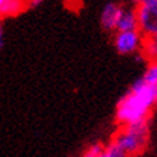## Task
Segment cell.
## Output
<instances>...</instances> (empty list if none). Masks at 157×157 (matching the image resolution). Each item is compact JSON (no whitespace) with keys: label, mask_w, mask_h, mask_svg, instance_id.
Instances as JSON below:
<instances>
[{"label":"cell","mask_w":157,"mask_h":157,"mask_svg":"<svg viewBox=\"0 0 157 157\" xmlns=\"http://www.w3.org/2000/svg\"><path fill=\"white\" fill-rule=\"evenodd\" d=\"M101 157H130V156L120 146H117L114 141H111L104 147V151H102Z\"/></svg>","instance_id":"8"},{"label":"cell","mask_w":157,"mask_h":157,"mask_svg":"<svg viewBox=\"0 0 157 157\" xmlns=\"http://www.w3.org/2000/svg\"><path fill=\"white\" fill-rule=\"evenodd\" d=\"M3 45V28H2V23H0V46Z\"/></svg>","instance_id":"14"},{"label":"cell","mask_w":157,"mask_h":157,"mask_svg":"<svg viewBox=\"0 0 157 157\" xmlns=\"http://www.w3.org/2000/svg\"><path fill=\"white\" fill-rule=\"evenodd\" d=\"M128 30H138L136 7H123L118 25H117V32H128Z\"/></svg>","instance_id":"6"},{"label":"cell","mask_w":157,"mask_h":157,"mask_svg":"<svg viewBox=\"0 0 157 157\" xmlns=\"http://www.w3.org/2000/svg\"><path fill=\"white\" fill-rule=\"evenodd\" d=\"M148 138H150V125L148 120H146L121 127L113 141L131 157L141 154L147 148Z\"/></svg>","instance_id":"2"},{"label":"cell","mask_w":157,"mask_h":157,"mask_svg":"<svg viewBox=\"0 0 157 157\" xmlns=\"http://www.w3.org/2000/svg\"><path fill=\"white\" fill-rule=\"evenodd\" d=\"M10 3V0H0V19H2V14H3V12H5L6 6Z\"/></svg>","instance_id":"12"},{"label":"cell","mask_w":157,"mask_h":157,"mask_svg":"<svg viewBox=\"0 0 157 157\" xmlns=\"http://www.w3.org/2000/svg\"><path fill=\"white\" fill-rule=\"evenodd\" d=\"M144 43V36L140 30H128V32H115L114 48L121 55H131L141 51Z\"/></svg>","instance_id":"4"},{"label":"cell","mask_w":157,"mask_h":157,"mask_svg":"<svg viewBox=\"0 0 157 157\" xmlns=\"http://www.w3.org/2000/svg\"><path fill=\"white\" fill-rule=\"evenodd\" d=\"M138 30L144 38H150L157 32V0H146L136 6Z\"/></svg>","instance_id":"3"},{"label":"cell","mask_w":157,"mask_h":157,"mask_svg":"<svg viewBox=\"0 0 157 157\" xmlns=\"http://www.w3.org/2000/svg\"><path fill=\"white\" fill-rule=\"evenodd\" d=\"M123 7L124 6L118 5V3H115V2H109V3H107V5L102 7L101 14H100V23L104 30H107V32L115 30V32H117V25H118Z\"/></svg>","instance_id":"5"},{"label":"cell","mask_w":157,"mask_h":157,"mask_svg":"<svg viewBox=\"0 0 157 157\" xmlns=\"http://www.w3.org/2000/svg\"><path fill=\"white\" fill-rule=\"evenodd\" d=\"M104 147L105 146H102L101 143L91 144V146L86 147V150L84 151L82 157H100L101 154H102V151H104Z\"/></svg>","instance_id":"10"},{"label":"cell","mask_w":157,"mask_h":157,"mask_svg":"<svg viewBox=\"0 0 157 157\" xmlns=\"http://www.w3.org/2000/svg\"><path fill=\"white\" fill-rule=\"evenodd\" d=\"M141 78L150 85L157 86V62H150L148 63L147 69H146V72H144V75Z\"/></svg>","instance_id":"9"},{"label":"cell","mask_w":157,"mask_h":157,"mask_svg":"<svg viewBox=\"0 0 157 157\" xmlns=\"http://www.w3.org/2000/svg\"><path fill=\"white\" fill-rule=\"evenodd\" d=\"M141 53L147 61L157 62V32L150 38H144Z\"/></svg>","instance_id":"7"},{"label":"cell","mask_w":157,"mask_h":157,"mask_svg":"<svg viewBox=\"0 0 157 157\" xmlns=\"http://www.w3.org/2000/svg\"><path fill=\"white\" fill-rule=\"evenodd\" d=\"M127 2H128L130 5H133V6H138L141 2H143V0H127Z\"/></svg>","instance_id":"13"},{"label":"cell","mask_w":157,"mask_h":157,"mask_svg":"<svg viewBox=\"0 0 157 157\" xmlns=\"http://www.w3.org/2000/svg\"><path fill=\"white\" fill-rule=\"evenodd\" d=\"M156 104L157 86L150 85L143 78H140L120 100L115 111V120L121 127L146 121Z\"/></svg>","instance_id":"1"},{"label":"cell","mask_w":157,"mask_h":157,"mask_svg":"<svg viewBox=\"0 0 157 157\" xmlns=\"http://www.w3.org/2000/svg\"><path fill=\"white\" fill-rule=\"evenodd\" d=\"M26 2H28V7H38L45 0H26Z\"/></svg>","instance_id":"11"}]
</instances>
